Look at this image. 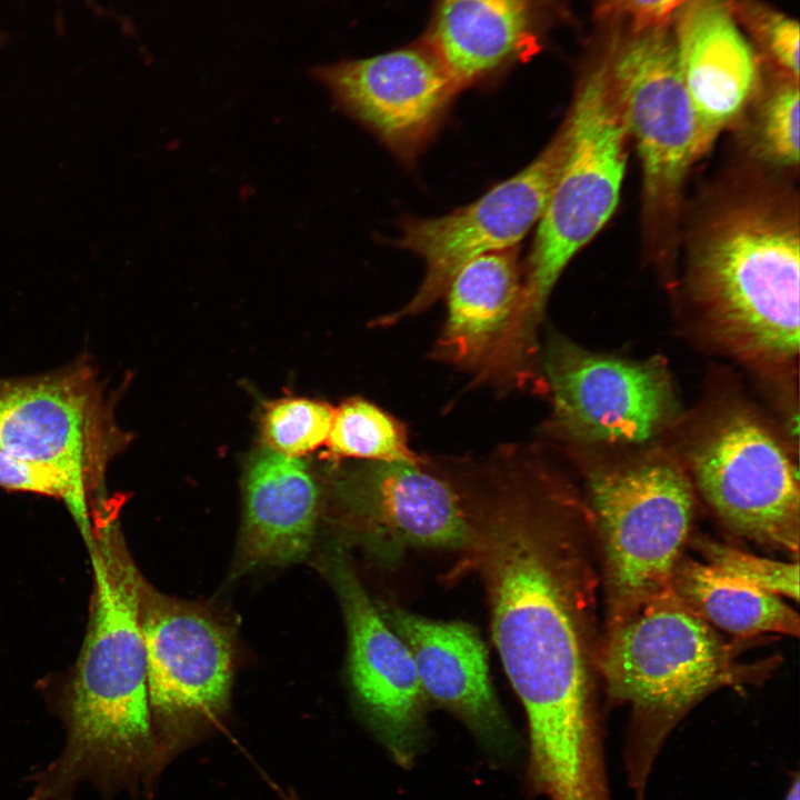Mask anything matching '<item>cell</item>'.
Here are the masks:
<instances>
[{
  "label": "cell",
  "mask_w": 800,
  "mask_h": 800,
  "mask_svg": "<svg viewBox=\"0 0 800 800\" xmlns=\"http://www.w3.org/2000/svg\"><path fill=\"white\" fill-rule=\"evenodd\" d=\"M556 503L502 487L474 511L463 556L483 583L492 641L528 722L526 782L548 800H597L609 788L574 589Z\"/></svg>",
  "instance_id": "6da1fadb"
},
{
  "label": "cell",
  "mask_w": 800,
  "mask_h": 800,
  "mask_svg": "<svg viewBox=\"0 0 800 800\" xmlns=\"http://www.w3.org/2000/svg\"><path fill=\"white\" fill-rule=\"evenodd\" d=\"M93 592L87 632L62 706L66 742L31 779L28 800H73L91 784L106 800L151 794L156 740L140 623L143 577L109 512L88 543Z\"/></svg>",
  "instance_id": "7a4b0ae2"
},
{
  "label": "cell",
  "mask_w": 800,
  "mask_h": 800,
  "mask_svg": "<svg viewBox=\"0 0 800 800\" xmlns=\"http://www.w3.org/2000/svg\"><path fill=\"white\" fill-rule=\"evenodd\" d=\"M600 667L611 699L632 711L623 758L634 800H644L681 718L714 689L747 680L750 670L734 663L732 648L671 587L608 629Z\"/></svg>",
  "instance_id": "3957f363"
},
{
  "label": "cell",
  "mask_w": 800,
  "mask_h": 800,
  "mask_svg": "<svg viewBox=\"0 0 800 800\" xmlns=\"http://www.w3.org/2000/svg\"><path fill=\"white\" fill-rule=\"evenodd\" d=\"M797 221L763 204L734 208L699 242L691 289L729 350L766 364L799 352L800 246Z\"/></svg>",
  "instance_id": "277c9868"
},
{
  "label": "cell",
  "mask_w": 800,
  "mask_h": 800,
  "mask_svg": "<svg viewBox=\"0 0 800 800\" xmlns=\"http://www.w3.org/2000/svg\"><path fill=\"white\" fill-rule=\"evenodd\" d=\"M563 123L567 152L537 223L510 337L526 356L536 353L538 324L556 282L619 202L628 133L600 60L580 78Z\"/></svg>",
  "instance_id": "5b68a950"
},
{
  "label": "cell",
  "mask_w": 800,
  "mask_h": 800,
  "mask_svg": "<svg viewBox=\"0 0 800 800\" xmlns=\"http://www.w3.org/2000/svg\"><path fill=\"white\" fill-rule=\"evenodd\" d=\"M127 438L107 384L87 358L49 372L0 377V447L61 480L64 504L87 543L92 503Z\"/></svg>",
  "instance_id": "8992f818"
},
{
  "label": "cell",
  "mask_w": 800,
  "mask_h": 800,
  "mask_svg": "<svg viewBox=\"0 0 800 800\" xmlns=\"http://www.w3.org/2000/svg\"><path fill=\"white\" fill-rule=\"evenodd\" d=\"M140 623L156 740V776L212 736L230 709L234 646L229 627L204 607L157 591L146 580Z\"/></svg>",
  "instance_id": "52a82bcc"
},
{
  "label": "cell",
  "mask_w": 800,
  "mask_h": 800,
  "mask_svg": "<svg viewBox=\"0 0 800 800\" xmlns=\"http://www.w3.org/2000/svg\"><path fill=\"white\" fill-rule=\"evenodd\" d=\"M588 487L611 629L671 587L691 528L693 494L683 472L658 458L594 470Z\"/></svg>",
  "instance_id": "ba28073f"
},
{
  "label": "cell",
  "mask_w": 800,
  "mask_h": 800,
  "mask_svg": "<svg viewBox=\"0 0 800 800\" xmlns=\"http://www.w3.org/2000/svg\"><path fill=\"white\" fill-rule=\"evenodd\" d=\"M617 27L600 61L638 150L646 202L651 210L669 209L702 156L670 23Z\"/></svg>",
  "instance_id": "9c48e42d"
},
{
  "label": "cell",
  "mask_w": 800,
  "mask_h": 800,
  "mask_svg": "<svg viewBox=\"0 0 800 800\" xmlns=\"http://www.w3.org/2000/svg\"><path fill=\"white\" fill-rule=\"evenodd\" d=\"M696 484L734 532L798 554L800 491L797 469L774 434L756 417H719L691 452Z\"/></svg>",
  "instance_id": "30bf717a"
},
{
  "label": "cell",
  "mask_w": 800,
  "mask_h": 800,
  "mask_svg": "<svg viewBox=\"0 0 800 800\" xmlns=\"http://www.w3.org/2000/svg\"><path fill=\"white\" fill-rule=\"evenodd\" d=\"M567 144L563 123L528 166L472 203L440 217L403 221L396 244L422 259L424 277L406 306L377 323L387 327L422 312L446 294L456 273L470 260L514 248L540 220Z\"/></svg>",
  "instance_id": "8fae6325"
},
{
  "label": "cell",
  "mask_w": 800,
  "mask_h": 800,
  "mask_svg": "<svg viewBox=\"0 0 800 800\" xmlns=\"http://www.w3.org/2000/svg\"><path fill=\"white\" fill-rule=\"evenodd\" d=\"M337 498L349 536L382 564L397 562L409 549L464 556L471 546L469 481L427 461H368L339 479Z\"/></svg>",
  "instance_id": "7c38bea8"
},
{
  "label": "cell",
  "mask_w": 800,
  "mask_h": 800,
  "mask_svg": "<svg viewBox=\"0 0 800 800\" xmlns=\"http://www.w3.org/2000/svg\"><path fill=\"white\" fill-rule=\"evenodd\" d=\"M321 563L344 617L356 709L392 759L409 768L424 739L429 701L412 656L363 587L346 544L332 542Z\"/></svg>",
  "instance_id": "4fadbf2b"
},
{
  "label": "cell",
  "mask_w": 800,
  "mask_h": 800,
  "mask_svg": "<svg viewBox=\"0 0 800 800\" xmlns=\"http://www.w3.org/2000/svg\"><path fill=\"white\" fill-rule=\"evenodd\" d=\"M543 368L552 424L569 439L638 444L674 414V393L659 362L594 353L553 336Z\"/></svg>",
  "instance_id": "5bb4252c"
},
{
  "label": "cell",
  "mask_w": 800,
  "mask_h": 800,
  "mask_svg": "<svg viewBox=\"0 0 800 800\" xmlns=\"http://www.w3.org/2000/svg\"><path fill=\"white\" fill-rule=\"evenodd\" d=\"M311 76L338 109L406 162L433 138L460 91L422 36L377 56L317 66Z\"/></svg>",
  "instance_id": "9a60e30c"
},
{
  "label": "cell",
  "mask_w": 800,
  "mask_h": 800,
  "mask_svg": "<svg viewBox=\"0 0 800 800\" xmlns=\"http://www.w3.org/2000/svg\"><path fill=\"white\" fill-rule=\"evenodd\" d=\"M377 606L407 644L428 700L460 720L490 753L511 754L514 732L493 689L478 630L464 621L431 619L384 601Z\"/></svg>",
  "instance_id": "2e32d148"
},
{
  "label": "cell",
  "mask_w": 800,
  "mask_h": 800,
  "mask_svg": "<svg viewBox=\"0 0 800 800\" xmlns=\"http://www.w3.org/2000/svg\"><path fill=\"white\" fill-rule=\"evenodd\" d=\"M561 13L557 0H432L422 37L461 90L542 51Z\"/></svg>",
  "instance_id": "e0dca14e"
},
{
  "label": "cell",
  "mask_w": 800,
  "mask_h": 800,
  "mask_svg": "<svg viewBox=\"0 0 800 800\" xmlns=\"http://www.w3.org/2000/svg\"><path fill=\"white\" fill-rule=\"evenodd\" d=\"M672 31L702 153L754 98L759 57L728 0H686Z\"/></svg>",
  "instance_id": "ac0fdd59"
},
{
  "label": "cell",
  "mask_w": 800,
  "mask_h": 800,
  "mask_svg": "<svg viewBox=\"0 0 800 800\" xmlns=\"http://www.w3.org/2000/svg\"><path fill=\"white\" fill-rule=\"evenodd\" d=\"M320 512V488L307 464L269 448L259 450L249 460L243 481L236 574L304 560L316 540Z\"/></svg>",
  "instance_id": "d6986e66"
},
{
  "label": "cell",
  "mask_w": 800,
  "mask_h": 800,
  "mask_svg": "<svg viewBox=\"0 0 800 800\" xmlns=\"http://www.w3.org/2000/svg\"><path fill=\"white\" fill-rule=\"evenodd\" d=\"M521 292L516 247L470 260L447 289V318L433 357L489 383L510 336Z\"/></svg>",
  "instance_id": "ffe728a7"
},
{
  "label": "cell",
  "mask_w": 800,
  "mask_h": 800,
  "mask_svg": "<svg viewBox=\"0 0 800 800\" xmlns=\"http://www.w3.org/2000/svg\"><path fill=\"white\" fill-rule=\"evenodd\" d=\"M671 589L692 613L736 637L799 636V616L779 596L724 576L706 562L681 556Z\"/></svg>",
  "instance_id": "44dd1931"
},
{
  "label": "cell",
  "mask_w": 800,
  "mask_h": 800,
  "mask_svg": "<svg viewBox=\"0 0 800 800\" xmlns=\"http://www.w3.org/2000/svg\"><path fill=\"white\" fill-rule=\"evenodd\" d=\"M327 443L336 458L370 462L426 461L410 448L407 430L397 418L359 398L349 399L334 410Z\"/></svg>",
  "instance_id": "7402d4cb"
},
{
  "label": "cell",
  "mask_w": 800,
  "mask_h": 800,
  "mask_svg": "<svg viewBox=\"0 0 800 800\" xmlns=\"http://www.w3.org/2000/svg\"><path fill=\"white\" fill-rule=\"evenodd\" d=\"M334 410L324 402L283 399L272 403L262 420L267 448L299 458L326 443Z\"/></svg>",
  "instance_id": "603a6c76"
},
{
  "label": "cell",
  "mask_w": 800,
  "mask_h": 800,
  "mask_svg": "<svg viewBox=\"0 0 800 800\" xmlns=\"http://www.w3.org/2000/svg\"><path fill=\"white\" fill-rule=\"evenodd\" d=\"M706 563L724 576L776 596L799 599V564L758 557L712 540L699 539Z\"/></svg>",
  "instance_id": "cb8c5ba5"
},
{
  "label": "cell",
  "mask_w": 800,
  "mask_h": 800,
  "mask_svg": "<svg viewBox=\"0 0 800 800\" xmlns=\"http://www.w3.org/2000/svg\"><path fill=\"white\" fill-rule=\"evenodd\" d=\"M739 24L788 78L799 79V26L760 0H728Z\"/></svg>",
  "instance_id": "d4e9b609"
},
{
  "label": "cell",
  "mask_w": 800,
  "mask_h": 800,
  "mask_svg": "<svg viewBox=\"0 0 800 800\" xmlns=\"http://www.w3.org/2000/svg\"><path fill=\"white\" fill-rule=\"evenodd\" d=\"M759 149L762 156L782 167L799 162V89L788 79L766 101L759 122Z\"/></svg>",
  "instance_id": "484cf974"
},
{
  "label": "cell",
  "mask_w": 800,
  "mask_h": 800,
  "mask_svg": "<svg viewBox=\"0 0 800 800\" xmlns=\"http://www.w3.org/2000/svg\"><path fill=\"white\" fill-rule=\"evenodd\" d=\"M0 488L67 499L61 480L50 470L22 460L0 447Z\"/></svg>",
  "instance_id": "4316f807"
},
{
  "label": "cell",
  "mask_w": 800,
  "mask_h": 800,
  "mask_svg": "<svg viewBox=\"0 0 800 800\" xmlns=\"http://www.w3.org/2000/svg\"><path fill=\"white\" fill-rule=\"evenodd\" d=\"M597 12L618 24H668L686 0H592Z\"/></svg>",
  "instance_id": "83f0119b"
},
{
  "label": "cell",
  "mask_w": 800,
  "mask_h": 800,
  "mask_svg": "<svg viewBox=\"0 0 800 800\" xmlns=\"http://www.w3.org/2000/svg\"><path fill=\"white\" fill-rule=\"evenodd\" d=\"M783 800H800V778L797 772L790 781Z\"/></svg>",
  "instance_id": "f1b7e54d"
},
{
  "label": "cell",
  "mask_w": 800,
  "mask_h": 800,
  "mask_svg": "<svg viewBox=\"0 0 800 800\" xmlns=\"http://www.w3.org/2000/svg\"><path fill=\"white\" fill-rule=\"evenodd\" d=\"M283 799H284V800H300L299 797H298L292 790L287 791V792L283 794Z\"/></svg>",
  "instance_id": "f546056e"
}]
</instances>
